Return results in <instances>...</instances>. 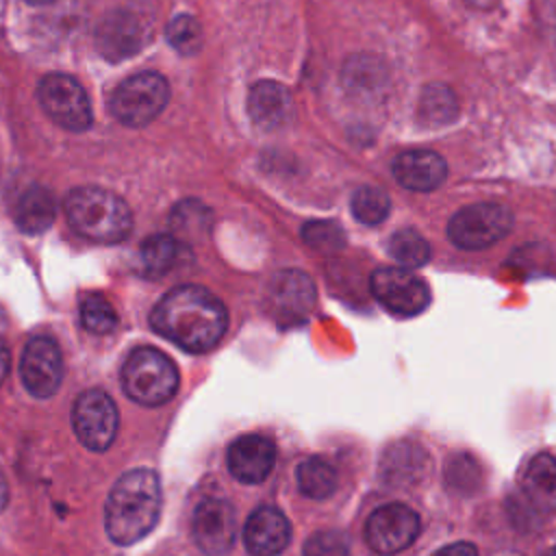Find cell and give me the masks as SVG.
<instances>
[{"label":"cell","instance_id":"1","mask_svg":"<svg viewBox=\"0 0 556 556\" xmlns=\"http://www.w3.org/2000/svg\"><path fill=\"white\" fill-rule=\"evenodd\" d=\"M152 328L185 352H208L228 326L226 306L217 295L198 285L167 291L152 311Z\"/></svg>","mask_w":556,"mask_h":556},{"label":"cell","instance_id":"2","mask_svg":"<svg viewBox=\"0 0 556 556\" xmlns=\"http://www.w3.org/2000/svg\"><path fill=\"white\" fill-rule=\"evenodd\" d=\"M161 513V482L152 469H132L117 478L106 504L104 528L111 541L130 545L143 539Z\"/></svg>","mask_w":556,"mask_h":556},{"label":"cell","instance_id":"3","mask_svg":"<svg viewBox=\"0 0 556 556\" xmlns=\"http://www.w3.org/2000/svg\"><path fill=\"white\" fill-rule=\"evenodd\" d=\"M63 208L70 226L80 237L98 243H117L126 239L132 228V213L128 204L102 187L72 189Z\"/></svg>","mask_w":556,"mask_h":556},{"label":"cell","instance_id":"4","mask_svg":"<svg viewBox=\"0 0 556 556\" xmlns=\"http://www.w3.org/2000/svg\"><path fill=\"white\" fill-rule=\"evenodd\" d=\"M124 393L143 406H159L174 397L178 389L176 365L156 348H137L122 365Z\"/></svg>","mask_w":556,"mask_h":556},{"label":"cell","instance_id":"5","mask_svg":"<svg viewBox=\"0 0 556 556\" xmlns=\"http://www.w3.org/2000/svg\"><path fill=\"white\" fill-rule=\"evenodd\" d=\"M169 100V85L156 72H139L117 85L111 96V113L117 122L139 128L148 126Z\"/></svg>","mask_w":556,"mask_h":556},{"label":"cell","instance_id":"6","mask_svg":"<svg viewBox=\"0 0 556 556\" xmlns=\"http://www.w3.org/2000/svg\"><path fill=\"white\" fill-rule=\"evenodd\" d=\"M513 228V215L495 202H480L460 208L447 224V235L463 250H482L504 239Z\"/></svg>","mask_w":556,"mask_h":556},{"label":"cell","instance_id":"7","mask_svg":"<svg viewBox=\"0 0 556 556\" xmlns=\"http://www.w3.org/2000/svg\"><path fill=\"white\" fill-rule=\"evenodd\" d=\"M41 109L67 130H87L91 126V104L83 85L67 74H48L37 87Z\"/></svg>","mask_w":556,"mask_h":556},{"label":"cell","instance_id":"8","mask_svg":"<svg viewBox=\"0 0 556 556\" xmlns=\"http://www.w3.org/2000/svg\"><path fill=\"white\" fill-rule=\"evenodd\" d=\"M374 298L397 317H413L430 302L428 285L406 267H380L371 274Z\"/></svg>","mask_w":556,"mask_h":556},{"label":"cell","instance_id":"9","mask_svg":"<svg viewBox=\"0 0 556 556\" xmlns=\"http://www.w3.org/2000/svg\"><path fill=\"white\" fill-rule=\"evenodd\" d=\"M419 526V517L413 508L404 504H384L369 515L365 523V541L374 552L391 556L406 549L417 539Z\"/></svg>","mask_w":556,"mask_h":556},{"label":"cell","instance_id":"10","mask_svg":"<svg viewBox=\"0 0 556 556\" xmlns=\"http://www.w3.org/2000/svg\"><path fill=\"white\" fill-rule=\"evenodd\" d=\"M72 421L80 443L93 452H102L113 443L117 434L115 402L104 391H85L74 404Z\"/></svg>","mask_w":556,"mask_h":556},{"label":"cell","instance_id":"11","mask_svg":"<svg viewBox=\"0 0 556 556\" xmlns=\"http://www.w3.org/2000/svg\"><path fill=\"white\" fill-rule=\"evenodd\" d=\"M22 382L35 397H50L63 380V354L54 339L35 337L26 343L20 363Z\"/></svg>","mask_w":556,"mask_h":556},{"label":"cell","instance_id":"12","mask_svg":"<svg viewBox=\"0 0 556 556\" xmlns=\"http://www.w3.org/2000/svg\"><path fill=\"white\" fill-rule=\"evenodd\" d=\"M191 530H193V539L202 552H206L211 556L224 554L232 547L235 532H237L235 508L226 500H219V497L204 500L193 513Z\"/></svg>","mask_w":556,"mask_h":556},{"label":"cell","instance_id":"13","mask_svg":"<svg viewBox=\"0 0 556 556\" xmlns=\"http://www.w3.org/2000/svg\"><path fill=\"white\" fill-rule=\"evenodd\" d=\"M148 35L150 28L143 17L128 11H115L100 22L96 41L102 56L119 61L139 52L146 46Z\"/></svg>","mask_w":556,"mask_h":556},{"label":"cell","instance_id":"14","mask_svg":"<svg viewBox=\"0 0 556 556\" xmlns=\"http://www.w3.org/2000/svg\"><path fill=\"white\" fill-rule=\"evenodd\" d=\"M271 311L282 324H298L308 317L315 306V285L298 269H282L271 280Z\"/></svg>","mask_w":556,"mask_h":556},{"label":"cell","instance_id":"15","mask_svg":"<svg viewBox=\"0 0 556 556\" xmlns=\"http://www.w3.org/2000/svg\"><path fill=\"white\" fill-rule=\"evenodd\" d=\"M228 469L241 482H261L274 467L276 445L263 434H243L228 447Z\"/></svg>","mask_w":556,"mask_h":556},{"label":"cell","instance_id":"16","mask_svg":"<svg viewBox=\"0 0 556 556\" xmlns=\"http://www.w3.org/2000/svg\"><path fill=\"white\" fill-rule=\"evenodd\" d=\"M243 541L252 556H278L291 541L289 519L274 506H261L248 517Z\"/></svg>","mask_w":556,"mask_h":556},{"label":"cell","instance_id":"17","mask_svg":"<svg viewBox=\"0 0 556 556\" xmlns=\"http://www.w3.org/2000/svg\"><path fill=\"white\" fill-rule=\"evenodd\" d=\"M395 180L410 191H432L445 180V161L432 150H406L395 156L393 165Z\"/></svg>","mask_w":556,"mask_h":556},{"label":"cell","instance_id":"18","mask_svg":"<svg viewBox=\"0 0 556 556\" xmlns=\"http://www.w3.org/2000/svg\"><path fill=\"white\" fill-rule=\"evenodd\" d=\"M248 113L252 122L263 130H276L285 126L293 113L289 89L276 80L254 83L248 93Z\"/></svg>","mask_w":556,"mask_h":556},{"label":"cell","instance_id":"19","mask_svg":"<svg viewBox=\"0 0 556 556\" xmlns=\"http://www.w3.org/2000/svg\"><path fill=\"white\" fill-rule=\"evenodd\" d=\"M521 497L534 513L556 510V458L539 454L530 460L521 478Z\"/></svg>","mask_w":556,"mask_h":556},{"label":"cell","instance_id":"20","mask_svg":"<svg viewBox=\"0 0 556 556\" xmlns=\"http://www.w3.org/2000/svg\"><path fill=\"white\" fill-rule=\"evenodd\" d=\"M54 215H56V200L52 191L41 185L26 189L15 206V222L28 235H37L50 228L54 222Z\"/></svg>","mask_w":556,"mask_h":556},{"label":"cell","instance_id":"21","mask_svg":"<svg viewBox=\"0 0 556 556\" xmlns=\"http://www.w3.org/2000/svg\"><path fill=\"white\" fill-rule=\"evenodd\" d=\"M180 241L172 235H152L139 248V267L146 276H163L167 274L178 256H180Z\"/></svg>","mask_w":556,"mask_h":556},{"label":"cell","instance_id":"22","mask_svg":"<svg viewBox=\"0 0 556 556\" xmlns=\"http://www.w3.org/2000/svg\"><path fill=\"white\" fill-rule=\"evenodd\" d=\"M458 115V104L445 85H428L424 87L417 104V117L426 126H443L450 124Z\"/></svg>","mask_w":556,"mask_h":556},{"label":"cell","instance_id":"23","mask_svg":"<svg viewBox=\"0 0 556 556\" xmlns=\"http://www.w3.org/2000/svg\"><path fill=\"white\" fill-rule=\"evenodd\" d=\"M298 486L306 497L324 500L337 489V471L326 458L311 456L298 467Z\"/></svg>","mask_w":556,"mask_h":556},{"label":"cell","instance_id":"24","mask_svg":"<svg viewBox=\"0 0 556 556\" xmlns=\"http://www.w3.org/2000/svg\"><path fill=\"white\" fill-rule=\"evenodd\" d=\"M389 254L406 269L419 267L430 258L428 241L413 228L397 230L389 241Z\"/></svg>","mask_w":556,"mask_h":556},{"label":"cell","instance_id":"25","mask_svg":"<svg viewBox=\"0 0 556 556\" xmlns=\"http://www.w3.org/2000/svg\"><path fill=\"white\" fill-rule=\"evenodd\" d=\"M350 206H352V215H354L361 224L374 226V224L384 222V217L389 215L391 202H389V195H387L382 189L363 185V187H358V189L352 193Z\"/></svg>","mask_w":556,"mask_h":556},{"label":"cell","instance_id":"26","mask_svg":"<svg viewBox=\"0 0 556 556\" xmlns=\"http://www.w3.org/2000/svg\"><path fill=\"white\" fill-rule=\"evenodd\" d=\"M80 321L93 334H109L117 326V313L104 295L89 293L80 302Z\"/></svg>","mask_w":556,"mask_h":556},{"label":"cell","instance_id":"27","mask_svg":"<svg viewBox=\"0 0 556 556\" xmlns=\"http://www.w3.org/2000/svg\"><path fill=\"white\" fill-rule=\"evenodd\" d=\"M165 37L180 54H195L202 46V26L193 15H176L169 20Z\"/></svg>","mask_w":556,"mask_h":556},{"label":"cell","instance_id":"28","mask_svg":"<svg viewBox=\"0 0 556 556\" xmlns=\"http://www.w3.org/2000/svg\"><path fill=\"white\" fill-rule=\"evenodd\" d=\"M302 556H350L348 536L339 530H319L308 536Z\"/></svg>","mask_w":556,"mask_h":556},{"label":"cell","instance_id":"29","mask_svg":"<svg viewBox=\"0 0 556 556\" xmlns=\"http://www.w3.org/2000/svg\"><path fill=\"white\" fill-rule=\"evenodd\" d=\"M302 239L315 250L330 252L343 245V230L334 222H308L302 228Z\"/></svg>","mask_w":556,"mask_h":556},{"label":"cell","instance_id":"30","mask_svg":"<svg viewBox=\"0 0 556 556\" xmlns=\"http://www.w3.org/2000/svg\"><path fill=\"white\" fill-rule=\"evenodd\" d=\"M172 222H174L176 228L182 230V232H189V230L198 232V230H202V228L206 226V222H208V211H206L202 204H198V202H185V204H180V206L176 208Z\"/></svg>","mask_w":556,"mask_h":556},{"label":"cell","instance_id":"31","mask_svg":"<svg viewBox=\"0 0 556 556\" xmlns=\"http://www.w3.org/2000/svg\"><path fill=\"white\" fill-rule=\"evenodd\" d=\"M432 556H478V549L471 543H452L437 549Z\"/></svg>","mask_w":556,"mask_h":556},{"label":"cell","instance_id":"32","mask_svg":"<svg viewBox=\"0 0 556 556\" xmlns=\"http://www.w3.org/2000/svg\"><path fill=\"white\" fill-rule=\"evenodd\" d=\"M7 371H9V350H7L4 341L0 339V384L7 378Z\"/></svg>","mask_w":556,"mask_h":556},{"label":"cell","instance_id":"33","mask_svg":"<svg viewBox=\"0 0 556 556\" xmlns=\"http://www.w3.org/2000/svg\"><path fill=\"white\" fill-rule=\"evenodd\" d=\"M467 4H471V7H476V9H491L497 0H465Z\"/></svg>","mask_w":556,"mask_h":556},{"label":"cell","instance_id":"34","mask_svg":"<svg viewBox=\"0 0 556 556\" xmlns=\"http://www.w3.org/2000/svg\"><path fill=\"white\" fill-rule=\"evenodd\" d=\"M4 504H7V482H4V476L0 471V510L4 508Z\"/></svg>","mask_w":556,"mask_h":556},{"label":"cell","instance_id":"35","mask_svg":"<svg viewBox=\"0 0 556 556\" xmlns=\"http://www.w3.org/2000/svg\"><path fill=\"white\" fill-rule=\"evenodd\" d=\"M26 2H30V4H50L54 0H26Z\"/></svg>","mask_w":556,"mask_h":556},{"label":"cell","instance_id":"36","mask_svg":"<svg viewBox=\"0 0 556 556\" xmlns=\"http://www.w3.org/2000/svg\"><path fill=\"white\" fill-rule=\"evenodd\" d=\"M545 556H556V547H554V549H549Z\"/></svg>","mask_w":556,"mask_h":556}]
</instances>
